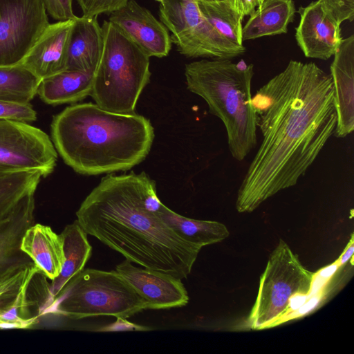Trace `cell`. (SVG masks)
Listing matches in <instances>:
<instances>
[{"mask_svg": "<svg viewBox=\"0 0 354 354\" xmlns=\"http://www.w3.org/2000/svg\"><path fill=\"white\" fill-rule=\"evenodd\" d=\"M251 102L262 140L238 189L239 213L252 212L295 186L337 125L331 76L313 62L290 60Z\"/></svg>", "mask_w": 354, "mask_h": 354, "instance_id": "6da1fadb", "label": "cell"}, {"mask_svg": "<svg viewBox=\"0 0 354 354\" xmlns=\"http://www.w3.org/2000/svg\"><path fill=\"white\" fill-rule=\"evenodd\" d=\"M156 183L145 172L108 174L86 197L77 221L91 235L141 267L187 278L202 247L178 236L158 216Z\"/></svg>", "mask_w": 354, "mask_h": 354, "instance_id": "7a4b0ae2", "label": "cell"}, {"mask_svg": "<svg viewBox=\"0 0 354 354\" xmlns=\"http://www.w3.org/2000/svg\"><path fill=\"white\" fill-rule=\"evenodd\" d=\"M50 129L64 162L88 176L131 169L146 158L154 138L143 115L111 112L91 102L67 106L54 116Z\"/></svg>", "mask_w": 354, "mask_h": 354, "instance_id": "3957f363", "label": "cell"}, {"mask_svg": "<svg viewBox=\"0 0 354 354\" xmlns=\"http://www.w3.org/2000/svg\"><path fill=\"white\" fill-rule=\"evenodd\" d=\"M254 65L241 60L201 59L185 65L188 90L202 97L223 123L232 156L244 160L257 143L251 86Z\"/></svg>", "mask_w": 354, "mask_h": 354, "instance_id": "277c9868", "label": "cell"}, {"mask_svg": "<svg viewBox=\"0 0 354 354\" xmlns=\"http://www.w3.org/2000/svg\"><path fill=\"white\" fill-rule=\"evenodd\" d=\"M102 30V52L90 95L103 109L133 113L150 80L149 57L109 20Z\"/></svg>", "mask_w": 354, "mask_h": 354, "instance_id": "5b68a950", "label": "cell"}, {"mask_svg": "<svg viewBox=\"0 0 354 354\" xmlns=\"http://www.w3.org/2000/svg\"><path fill=\"white\" fill-rule=\"evenodd\" d=\"M145 309L146 301L116 270L86 268L68 281L47 313L72 319L97 316L126 319Z\"/></svg>", "mask_w": 354, "mask_h": 354, "instance_id": "8992f818", "label": "cell"}, {"mask_svg": "<svg viewBox=\"0 0 354 354\" xmlns=\"http://www.w3.org/2000/svg\"><path fill=\"white\" fill-rule=\"evenodd\" d=\"M314 273L306 269L288 245L279 239L262 274L256 301L248 319L253 330L275 326L291 310L293 297L311 291Z\"/></svg>", "mask_w": 354, "mask_h": 354, "instance_id": "52a82bcc", "label": "cell"}, {"mask_svg": "<svg viewBox=\"0 0 354 354\" xmlns=\"http://www.w3.org/2000/svg\"><path fill=\"white\" fill-rule=\"evenodd\" d=\"M160 21L171 33V42L189 58L231 59L245 51L223 37L208 22L197 0H164L159 6Z\"/></svg>", "mask_w": 354, "mask_h": 354, "instance_id": "ba28073f", "label": "cell"}, {"mask_svg": "<svg viewBox=\"0 0 354 354\" xmlns=\"http://www.w3.org/2000/svg\"><path fill=\"white\" fill-rule=\"evenodd\" d=\"M35 266L0 281V328H28L53 304L50 283Z\"/></svg>", "mask_w": 354, "mask_h": 354, "instance_id": "9c48e42d", "label": "cell"}, {"mask_svg": "<svg viewBox=\"0 0 354 354\" xmlns=\"http://www.w3.org/2000/svg\"><path fill=\"white\" fill-rule=\"evenodd\" d=\"M57 159L46 133L27 122L0 120V172L38 171L46 177L53 171Z\"/></svg>", "mask_w": 354, "mask_h": 354, "instance_id": "30bf717a", "label": "cell"}, {"mask_svg": "<svg viewBox=\"0 0 354 354\" xmlns=\"http://www.w3.org/2000/svg\"><path fill=\"white\" fill-rule=\"evenodd\" d=\"M49 24L42 0H0V66L19 64Z\"/></svg>", "mask_w": 354, "mask_h": 354, "instance_id": "8fae6325", "label": "cell"}, {"mask_svg": "<svg viewBox=\"0 0 354 354\" xmlns=\"http://www.w3.org/2000/svg\"><path fill=\"white\" fill-rule=\"evenodd\" d=\"M300 20L295 28L298 46L308 58L327 60L342 40L340 24L326 10L320 0L300 6Z\"/></svg>", "mask_w": 354, "mask_h": 354, "instance_id": "7c38bea8", "label": "cell"}, {"mask_svg": "<svg viewBox=\"0 0 354 354\" xmlns=\"http://www.w3.org/2000/svg\"><path fill=\"white\" fill-rule=\"evenodd\" d=\"M109 21L149 57L168 55L172 43L169 30L148 9L135 0H129L111 12Z\"/></svg>", "mask_w": 354, "mask_h": 354, "instance_id": "4fadbf2b", "label": "cell"}, {"mask_svg": "<svg viewBox=\"0 0 354 354\" xmlns=\"http://www.w3.org/2000/svg\"><path fill=\"white\" fill-rule=\"evenodd\" d=\"M115 270L146 301L147 309L182 307L189 301L187 290L178 277L135 266L127 259L118 264Z\"/></svg>", "mask_w": 354, "mask_h": 354, "instance_id": "5bb4252c", "label": "cell"}, {"mask_svg": "<svg viewBox=\"0 0 354 354\" xmlns=\"http://www.w3.org/2000/svg\"><path fill=\"white\" fill-rule=\"evenodd\" d=\"M34 194L21 198L0 223V281L35 265L21 248L26 230L34 224Z\"/></svg>", "mask_w": 354, "mask_h": 354, "instance_id": "9a60e30c", "label": "cell"}, {"mask_svg": "<svg viewBox=\"0 0 354 354\" xmlns=\"http://www.w3.org/2000/svg\"><path fill=\"white\" fill-rule=\"evenodd\" d=\"M75 19L49 24L19 64L41 80L66 70Z\"/></svg>", "mask_w": 354, "mask_h": 354, "instance_id": "2e32d148", "label": "cell"}, {"mask_svg": "<svg viewBox=\"0 0 354 354\" xmlns=\"http://www.w3.org/2000/svg\"><path fill=\"white\" fill-rule=\"evenodd\" d=\"M330 67L337 125L334 135L345 138L354 129V35L342 39Z\"/></svg>", "mask_w": 354, "mask_h": 354, "instance_id": "e0dca14e", "label": "cell"}, {"mask_svg": "<svg viewBox=\"0 0 354 354\" xmlns=\"http://www.w3.org/2000/svg\"><path fill=\"white\" fill-rule=\"evenodd\" d=\"M97 17H77L72 29L66 70L95 72L102 52L103 35Z\"/></svg>", "mask_w": 354, "mask_h": 354, "instance_id": "ac0fdd59", "label": "cell"}, {"mask_svg": "<svg viewBox=\"0 0 354 354\" xmlns=\"http://www.w3.org/2000/svg\"><path fill=\"white\" fill-rule=\"evenodd\" d=\"M21 248L46 278L53 281L59 275L64 261L63 241L50 227L33 224L26 230Z\"/></svg>", "mask_w": 354, "mask_h": 354, "instance_id": "d6986e66", "label": "cell"}, {"mask_svg": "<svg viewBox=\"0 0 354 354\" xmlns=\"http://www.w3.org/2000/svg\"><path fill=\"white\" fill-rule=\"evenodd\" d=\"M296 12L293 0H263L242 28L243 41L286 34Z\"/></svg>", "mask_w": 354, "mask_h": 354, "instance_id": "ffe728a7", "label": "cell"}, {"mask_svg": "<svg viewBox=\"0 0 354 354\" xmlns=\"http://www.w3.org/2000/svg\"><path fill=\"white\" fill-rule=\"evenodd\" d=\"M94 73L64 71L42 79L37 94L48 104L77 102L91 95Z\"/></svg>", "mask_w": 354, "mask_h": 354, "instance_id": "44dd1931", "label": "cell"}, {"mask_svg": "<svg viewBox=\"0 0 354 354\" xmlns=\"http://www.w3.org/2000/svg\"><path fill=\"white\" fill-rule=\"evenodd\" d=\"M60 235L63 241L64 261L60 273L50 283L53 300L68 281L84 269L92 252L87 234L77 220L66 225Z\"/></svg>", "mask_w": 354, "mask_h": 354, "instance_id": "7402d4cb", "label": "cell"}, {"mask_svg": "<svg viewBox=\"0 0 354 354\" xmlns=\"http://www.w3.org/2000/svg\"><path fill=\"white\" fill-rule=\"evenodd\" d=\"M158 216L178 236L203 247L221 242L229 236L227 227L218 221L197 220L180 215L162 204Z\"/></svg>", "mask_w": 354, "mask_h": 354, "instance_id": "603a6c76", "label": "cell"}, {"mask_svg": "<svg viewBox=\"0 0 354 354\" xmlns=\"http://www.w3.org/2000/svg\"><path fill=\"white\" fill-rule=\"evenodd\" d=\"M42 177L38 171L0 172V223L10 215L21 198L35 193Z\"/></svg>", "mask_w": 354, "mask_h": 354, "instance_id": "cb8c5ba5", "label": "cell"}, {"mask_svg": "<svg viewBox=\"0 0 354 354\" xmlns=\"http://www.w3.org/2000/svg\"><path fill=\"white\" fill-rule=\"evenodd\" d=\"M41 80L21 64L0 66V100L30 103Z\"/></svg>", "mask_w": 354, "mask_h": 354, "instance_id": "d4e9b609", "label": "cell"}, {"mask_svg": "<svg viewBox=\"0 0 354 354\" xmlns=\"http://www.w3.org/2000/svg\"><path fill=\"white\" fill-rule=\"evenodd\" d=\"M197 1L203 16L223 37L236 45H243V19L227 0Z\"/></svg>", "mask_w": 354, "mask_h": 354, "instance_id": "484cf974", "label": "cell"}, {"mask_svg": "<svg viewBox=\"0 0 354 354\" xmlns=\"http://www.w3.org/2000/svg\"><path fill=\"white\" fill-rule=\"evenodd\" d=\"M37 113L30 103H18L0 100V120L32 122Z\"/></svg>", "mask_w": 354, "mask_h": 354, "instance_id": "4316f807", "label": "cell"}, {"mask_svg": "<svg viewBox=\"0 0 354 354\" xmlns=\"http://www.w3.org/2000/svg\"><path fill=\"white\" fill-rule=\"evenodd\" d=\"M83 17H97L111 14L124 6L129 0H76Z\"/></svg>", "mask_w": 354, "mask_h": 354, "instance_id": "83f0119b", "label": "cell"}, {"mask_svg": "<svg viewBox=\"0 0 354 354\" xmlns=\"http://www.w3.org/2000/svg\"><path fill=\"white\" fill-rule=\"evenodd\" d=\"M328 13L339 24L354 19V0H320Z\"/></svg>", "mask_w": 354, "mask_h": 354, "instance_id": "f1b7e54d", "label": "cell"}, {"mask_svg": "<svg viewBox=\"0 0 354 354\" xmlns=\"http://www.w3.org/2000/svg\"><path fill=\"white\" fill-rule=\"evenodd\" d=\"M46 12L57 21L75 19L77 17L73 10V0H42Z\"/></svg>", "mask_w": 354, "mask_h": 354, "instance_id": "f546056e", "label": "cell"}, {"mask_svg": "<svg viewBox=\"0 0 354 354\" xmlns=\"http://www.w3.org/2000/svg\"><path fill=\"white\" fill-rule=\"evenodd\" d=\"M230 7L241 19L250 15L263 1V0H227Z\"/></svg>", "mask_w": 354, "mask_h": 354, "instance_id": "4dcf8cb0", "label": "cell"}, {"mask_svg": "<svg viewBox=\"0 0 354 354\" xmlns=\"http://www.w3.org/2000/svg\"><path fill=\"white\" fill-rule=\"evenodd\" d=\"M354 251V243H353V238L352 236V238L350 241V242L346 245V248L344 249L343 253L339 257V258L337 260L338 266H342L346 263L351 257H352Z\"/></svg>", "mask_w": 354, "mask_h": 354, "instance_id": "1f68e13d", "label": "cell"}, {"mask_svg": "<svg viewBox=\"0 0 354 354\" xmlns=\"http://www.w3.org/2000/svg\"><path fill=\"white\" fill-rule=\"evenodd\" d=\"M197 1H220V0H197Z\"/></svg>", "mask_w": 354, "mask_h": 354, "instance_id": "d6a6232c", "label": "cell"}, {"mask_svg": "<svg viewBox=\"0 0 354 354\" xmlns=\"http://www.w3.org/2000/svg\"><path fill=\"white\" fill-rule=\"evenodd\" d=\"M156 1H159V2H162L164 0H156Z\"/></svg>", "mask_w": 354, "mask_h": 354, "instance_id": "836d02e7", "label": "cell"}]
</instances>
